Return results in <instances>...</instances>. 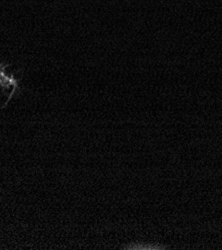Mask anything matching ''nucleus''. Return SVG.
<instances>
[{"label": "nucleus", "instance_id": "obj_1", "mask_svg": "<svg viewBox=\"0 0 222 250\" xmlns=\"http://www.w3.org/2000/svg\"><path fill=\"white\" fill-rule=\"evenodd\" d=\"M11 64H4V63H0V87L2 88L3 93L8 94V90H10V93L8 95L7 101L4 103L2 106V109L6 108L9 102L11 101V99L14 97L16 93H21L22 90L19 87V82L21 81V78L16 79L15 78V74L8 75L5 70L7 67H9Z\"/></svg>", "mask_w": 222, "mask_h": 250}]
</instances>
